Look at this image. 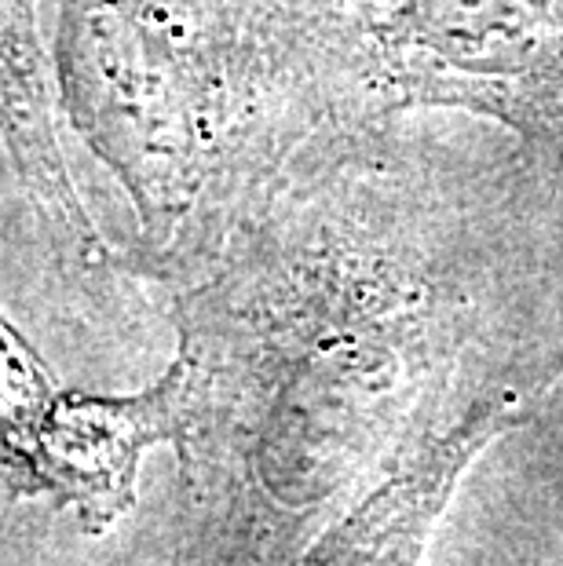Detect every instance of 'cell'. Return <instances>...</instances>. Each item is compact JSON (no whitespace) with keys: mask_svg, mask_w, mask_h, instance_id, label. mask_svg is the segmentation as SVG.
Listing matches in <instances>:
<instances>
[{"mask_svg":"<svg viewBox=\"0 0 563 566\" xmlns=\"http://www.w3.org/2000/svg\"><path fill=\"white\" fill-rule=\"evenodd\" d=\"M330 0H59V111L154 256L333 132Z\"/></svg>","mask_w":563,"mask_h":566,"instance_id":"6da1fadb","label":"cell"},{"mask_svg":"<svg viewBox=\"0 0 563 566\" xmlns=\"http://www.w3.org/2000/svg\"><path fill=\"white\" fill-rule=\"evenodd\" d=\"M55 114V63L44 52L38 0H0V143L44 238L59 256L92 268L106 260L103 234L70 176Z\"/></svg>","mask_w":563,"mask_h":566,"instance_id":"3957f363","label":"cell"},{"mask_svg":"<svg viewBox=\"0 0 563 566\" xmlns=\"http://www.w3.org/2000/svg\"><path fill=\"white\" fill-rule=\"evenodd\" d=\"M337 128L465 111L563 172V0H330Z\"/></svg>","mask_w":563,"mask_h":566,"instance_id":"7a4b0ae2","label":"cell"},{"mask_svg":"<svg viewBox=\"0 0 563 566\" xmlns=\"http://www.w3.org/2000/svg\"><path fill=\"white\" fill-rule=\"evenodd\" d=\"M55 406L59 395L52 391L41 358L15 325L0 315V453L22 468L27 479L38 468Z\"/></svg>","mask_w":563,"mask_h":566,"instance_id":"277c9868","label":"cell"}]
</instances>
